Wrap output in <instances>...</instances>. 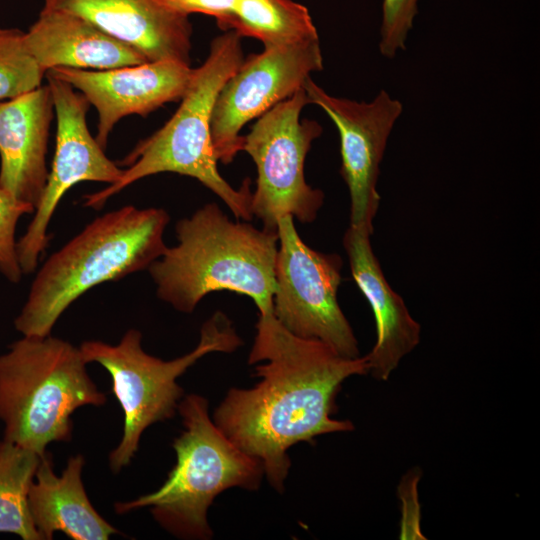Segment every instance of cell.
<instances>
[{"mask_svg":"<svg viewBox=\"0 0 540 540\" xmlns=\"http://www.w3.org/2000/svg\"><path fill=\"white\" fill-rule=\"evenodd\" d=\"M248 363L257 364L260 381L253 388L230 389L213 421L262 464L268 482L281 492L293 445L354 430L351 421L332 415L343 382L368 374L367 360L345 358L318 340L297 337L268 313L259 314Z\"/></svg>","mask_w":540,"mask_h":540,"instance_id":"obj_1","label":"cell"},{"mask_svg":"<svg viewBox=\"0 0 540 540\" xmlns=\"http://www.w3.org/2000/svg\"><path fill=\"white\" fill-rule=\"evenodd\" d=\"M175 232L177 244L147 269L159 299L192 313L210 293L230 291L249 297L259 314L273 313L277 230L232 221L208 203L179 220Z\"/></svg>","mask_w":540,"mask_h":540,"instance_id":"obj_2","label":"cell"},{"mask_svg":"<svg viewBox=\"0 0 540 540\" xmlns=\"http://www.w3.org/2000/svg\"><path fill=\"white\" fill-rule=\"evenodd\" d=\"M169 215L128 205L95 218L36 273L14 321L23 336L43 337L89 289L148 269L165 251Z\"/></svg>","mask_w":540,"mask_h":540,"instance_id":"obj_3","label":"cell"},{"mask_svg":"<svg viewBox=\"0 0 540 540\" xmlns=\"http://www.w3.org/2000/svg\"><path fill=\"white\" fill-rule=\"evenodd\" d=\"M241 38L236 31L228 30L212 40L207 58L193 69L177 111L126 156L122 164L128 168L117 182L84 196L85 207L101 209L111 196L130 184L171 172L198 180L225 203L236 219H252L251 181L247 178L235 189L220 175L210 131L216 97L244 60Z\"/></svg>","mask_w":540,"mask_h":540,"instance_id":"obj_4","label":"cell"},{"mask_svg":"<svg viewBox=\"0 0 540 540\" xmlns=\"http://www.w3.org/2000/svg\"><path fill=\"white\" fill-rule=\"evenodd\" d=\"M79 348L51 334L23 336L0 355V420L4 438L40 456L70 441L73 412L106 402Z\"/></svg>","mask_w":540,"mask_h":540,"instance_id":"obj_5","label":"cell"},{"mask_svg":"<svg viewBox=\"0 0 540 540\" xmlns=\"http://www.w3.org/2000/svg\"><path fill=\"white\" fill-rule=\"evenodd\" d=\"M184 431L173 442L176 463L156 491L124 503L117 513L150 507L154 519L183 539H210L207 513L223 491L259 488L262 464L235 445L209 415L208 400L189 394L178 405Z\"/></svg>","mask_w":540,"mask_h":540,"instance_id":"obj_6","label":"cell"},{"mask_svg":"<svg viewBox=\"0 0 540 540\" xmlns=\"http://www.w3.org/2000/svg\"><path fill=\"white\" fill-rule=\"evenodd\" d=\"M141 340V332L130 329L116 345L85 341L79 347L86 363L97 362L109 372L111 391L123 410V435L109 455L114 473L131 462L146 428L174 417L183 396L177 379L203 356L231 353L242 345L230 319L220 311L203 324L197 346L176 359L149 355Z\"/></svg>","mask_w":540,"mask_h":540,"instance_id":"obj_7","label":"cell"},{"mask_svg":"<svg viewBox=\"0 0 540 540\" xmlns=\"http://www.w3.org/2000/svg\"><path fill=\"white\" fill-rule=\"evenodd\" d=\"M307 104L301 88L258 117L243 135L242 151L249 154L257 169L252 215L269 230H277L283 216L305 224L313 222L324 202V193L305 179L306 156L322 133L317 121L301 119Z\"/></svg>","mask_w":540,"mask_h":540,"instance_id":"obj_8","label":"cell"},{"mask_svg":"<svg viewBox=\"0 0 540 540\" xmlns=\"http://www.w3.org/2000/svg\"><path fill=\"white\" fill-rule=\"evenodd\" d=\"M277 235L275 319L297 337L318 340L345 358L359 357L357 339L337 299L341 257L309 247L291 216L278 220Z\"/></svg>","mask_w":540,"mask_h":540,"instance_id":"obj_9","label":"cell"},{"mask_svg":"<svg viewBox=\"0 0 540 540\" xmlns=\"http://www.w3.org/2000/svg\"><path fill=\"white\" fill-rule=\"evenodd\" d=\"M322 68L319 38L264 46L263 52L244 59L213 105L210 131L217 161L230 164L242 151L244 125L303 88L311 73Z\"/></svg>","mask_w":540,"mask_h":540,"instance_id":"obj_10","label":"cell"},{"mask_svg":"<svg viewBox=\"0 0 540 540\" xmlns=\"http://www.w3.org/2000/svg\"><path fill=\"white\" fill-rule=\"evenodd\" d=\"M57 119L56 147L46 187L26 232L17 242L23 274L35 271L48 246L50 220L64 194L84 181L117 182L123 169L108 159L89 132L86 115L89 101L69 83L46 72Z\"/></svg>","mask_w":540,"mask_h":540,"instance_id":"obj_11","label":"cell"},{"mask_svg":"<svg viewBox=\"0 0 540 540\" xmlns=\"http://www.w3.org/2000/svg\"><path fill=\"white\" fill-rule=\"evenodd\" d=\"M303 88L309 104L320 107L335 124L340 138L341 175L350 195L351 227L373 233L380 195L377 182L388 139L403 104L386 90L371 101L336 97L311 77Z\"/></svg>","mask_w":540,"mask_h":540,"instance_id":"obj_12","label":"cell"},{"mask_svg":"<svg viewBox=\"0 0 540 540\" xmlns=\"http://www.w3.org/2000/svg\"><path fill=\"white\" fill-rule=\"evenodd\" d=\"M47 72L81 92L98 112V144L105 150L115 124L131 114L146 116L166 103L181 100L192 77L190 65L148 61L109 70L56 67Z\"/></svg>","mask_w":540,"mask_h":540,"instance_id":"obj_13","label":"cell"},{"mask_svg":"<svg viewBox=\"0 0 540 540\" xmlns=\"http://www.w3.org/2000/svg\"><path fill=\"white\" fill-rule=\"evenodd\" d=\"M43 9L76 14L134 47L148 61L191 64L189 16L154 0H44Z\"/></svg>","mask_w":540,"mask_h":540,"instance_id":"obj_14","label":"cell"},{"mask_svg":"<svg viewBox=\"0 0 540 540\" xmlns=\"http://www.w3.org/2000/svg\"><path fill=\"white\" fill-rule=\"evenodd\" d=\"M54 104L48 85L0 102V188L32 205L40 203Z\"/></svg>","mask_w":540,"mask_h":540,"instance_id":"obj_15","label":"cell"},{"mask_svg":"<svg viewBox=\"0 0 540 540\" xmlns=\"http://www.w3.org/2000/svg\"><path fill=\"white\" fill-rule=\"evenodd\" d=\"M370 236L367 231L349 226L343 245L352 277L370 304L376 323V342L365 355L368 374L386 381L400 361L419 344L421 326L386 280Z\"/></svg>","mask_w":540,"mask_h":540,"instance_id":"obj_16","label":"cell"},{"mask_svg":"<svg viewBox=\"0 0 540 540\" xmlns=\"http://www.w3.org/2000/svg\"><path fill=\"white\" fill-rule=\"evenodd\" d=\"M25 43L47 72L56 67L109 70L148 62L134 47L88 20L61 10H41Z\"/></svg>","mask_w":540,"mask_h":540,"instance_id":"obj_17","label":"cell"},{"mask_svg":"<svg viewBox=\"0 0 540 540\" xmlns=\"http://www.w3.org/2000/svg\"><path fill=\"white\" fill-rule=\"evenodd\" d=\"M85 460L71 456L61 476L54 472L52 456H41L28 493V507L41 540L61 531L73 540H107L119 531L92 506L81 473Z\"/></svg>","mask_w":540,"mask_h":540,"instance_id":"obj_18","label":"cell"},{"mask_svg":"<svg viewBox=\"0 0 540 540\" xmlns=\"http://www.w3.org/2000/svg\"><path fill=\"white\" fill-rule=\"evenodd\" d=\"M228 30L264 46L319 38L309 10L292 0H237Z\"/></svg>","mask_w":540,"mask_h":540,"instance_id":"obj_19","label":"cell"},{"mask_svg":"<svg viewBox=\"0 0 540 540\" xmlns=\"http://www.w3.org/2000/svg\"><path fill=\"white\" fill-rule=\"evenodd\" d=\"M41 456L6 440L0 441V533L41 540L28 507V493Z\"/></svg>","mask_w":540,"mask_h":540,"instance_id":"obj_20","label":"cell"},{"mask_svg":"<svg viewBox=\"0 0 540 540\" xmlns=\"http://www.w3.org/2000/svg\"><path fill=\"white\" fill-rule=\"evenodd\" d=\"M24 36L19 29L0 27V102L39 88L46 75L29 52Z\"/></svg>","mask_w":540,"mask_h":540,"instance_id":"obj_21","label":"cell"},{"mask_svg":"<svg viewBox=\"0 0 540 540\" xmlns=\"http://www.w3.org/2000/svg\"><path fill=\"white\" fill-rule=\"evenodd\" d=\"M34 211L32 205L0 188V272L13 283H18L23 274L17 253L16 226L20 217Z\"/></svg>","mask_w":540,"mask_h":540,"instance_id":"obj_22","label":"cell"},{"mask_svg":"<svg viewBox=\"0 0 540 540\" xmlns=\"http://www.w3.org/2000/svg\"><path fill=\"white\" fill-rule=\"evenodd\" d=\"M419 0H383L380 29V53L393 58L405 49L418 11Z\"/></svg>","mask_w":540,"mask_h":540,"instance_id":"obj_23","label":"cell"},{"mask_svg":"<svg viewBox=\"0 0 540 540\" xmlns=\"http://www.w3.org/2000/svg\"><path fill=\"white\" fill-rule=\"evenodd\" d=\"M160 6L189 16L200 13L216 19L220 29L228 31L237 0H154Z\"/></svg>","mask_w":540,"mask_h":540,"instance_id":"obj_24","label":"cell"}]
</instances>
